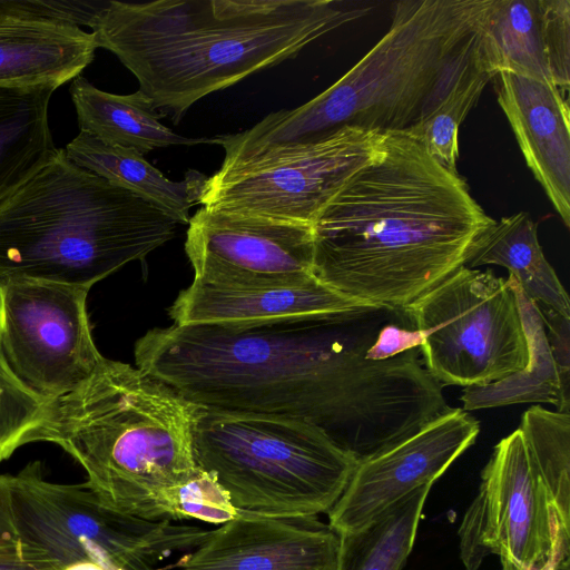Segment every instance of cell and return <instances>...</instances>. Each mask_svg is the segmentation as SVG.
Masks as SVG:
<instances>
[{
  "label": "cell",
  "mask_w": 570,
  "mask_h": 570,
  "mask_svg": "<svg viewBox=\"0 0 570 570\" xmlns=\"http://www.w3.org/2000/svg\"><path fill=\"white\" fill-rule=\"evenodd\" d=\"M70 95L79 128L98 139L141 155L169 146L216 144V138H189L160 122L164 116L139 89L130 95L102 91L85 77H76Z\"/></svg>",
  "instance_id": "18"
},
{
  "label": "cell",
  "mask_w": 570,
  "mask_h": 570,
  "mask_svg": "<svg viewBox=\"0 0 570 570\" xmlns=\"http://www.w3.org/2000/svg\"><path fill=\"white\" fill-rule=\"evenodd\" d=\"M538 305V304H537ZM546 333L551 347L561 384L570 392V318H566L552 309L540 307Z\"/></svg>",
  "instance_id": "32"
},
{
  "label": "cell",
  "mask_w": 570,
  "mask_h": 570,
  "mask_svg": "<svg viewBox=\"0 0 570 570\" xmlns=\"http://www.w3.org/2000/svg\"><path fill=\"white\" fill-rule=\"evenodd\" d=\"M431 487L414 490L366 527L338 534L336 570H401L414 546Z\"/></svg>",
  "instance_id": "24"
},
{
  "label": "cell",
  "mask_w": 570,
  "mask_h": 570,
  "mask_svg": "<svg viewBox=\"0 0 570 570\" xmlns=\"http://www.w3.org/2000/svg\"><path fill=\"white\" fill-rule=\"evenodd\" d=\"M458 533L466 570H478L492 554L500 557L502 570H539L570 544V529L561 523L519 429L494 445Z\"/></svg>",
  "instance_id": "10"
},
{
  "label": "cell",
  "mask_w": 570,
  "mask_h": 570,
  "mask_svg": "<svg viewBox=\"0 0 570 570\" xmlns=\"http://www.w3.org/2000/svg\"><path fill=\"white\" fill-rule=\"evenodd\" d=\"M97 48L94 35L77 26L0 22V86L60 87L80 76Z\"/></svg>",
  "instance_id": "17"
},
{
  "label": "cell",
  "mask_w": 570,
  "mask_h": 570,
  "mask_svg": "<svg viewBox=\"0 0 570 570\" xmlns=\"http://www.w3.org/2000/svg\"><path fill=\"white\" fill-rule=\"evenodd\" d=\"M63 570H104V568L95 562L82 561L70 564L66 567Z\"/></svg>",
  "instance_id": "36"
},
{
  "label": "cell",
  "mask_w": 570,
  "mask_h": 570,
  "mask_svg": "<svg viewBox=\"0 0 570 570\" xmlns=\"http://www.w3.org/2000/svg\"><path fill=\"white\" fill-rule=\"evenodd\" d=\"M374 308L333 291L314 276L286 286L240 287L194 279L168 309L174 325L242 327Z\"/></svg>",
  "instance_id": "15"
},
{
  "label": "cell",
  "mask_w": 570,
  "mask_h": 570,
  "mask_svg": "<svg viewBox=\"0 0 570 570\" xmlns=\"http://www.w3.org/2000/svg\"><path fill=\"white\" fill-rule=\"evenodd\" d=\"M178 222L57 154L0 203V281L90 289L176 236Z\"/></svg>",
  "instance_id": "5"
},
{
  "label": "cell",
  "mask_w": 570,
  "mask_h": 570,
  "mask_svg": "<svg viewBox=\"0 0 570 570\" xmlns=\"http://www.w3.org/2000/svg\"><path fill=\"white\" fill-rule=\"evenodd\" d=\"M541 7L550 76L563 94L570 85V1L541 0Z\"/></svg>",
  "instance_id": "30"
},
{
  "label": "cell",
  "mask_w": 570,
  "mask_h": 570,
  "mask_svg": "<svg viewBox=\"0 0 570 570\" xmlns=\"http://www.w3.org/2000/svg\"><path fill=\"white\" fill-rule=\"evenodd\" d=\"M558 570H570L569 559L562 562Z\"/></svg>",
  "instance_id": "37"
},
{
  "label": "cell",
  "mask_w": 570,
  "mask_h": 570,
  "mask_svg": "<svg viewBox=\"0 0 570 570\" xmlns=\"http://www.w3.org/2000/svg\"><path fill=\"white\" fill-rule=\"evenodd\" d=\"M489 0H403L381 40L335 83L249 129L216 136L223 166L320 140L343 127L406 131L445 94L472 51Z\"/></svg>",
  "instance_id": "3"
},
{
  "label": "cell",
  "mask_w": 570,
  "mask_h": 570,
  "mask_svg": "<svg viewBox=\"0 0 570 570\" xmlns=\"http://www.w3.org/2000/svg\"><path fill=\"white\" fill-rule=\"evenodd\" d=\"M499 265L538 306L570 318L569 296L538 239L537 224L520 212L494 220L474 242L464 266Z\"/></svg>",
  "instance_id": "20"
},
{
  "label": "cell",
  "mask_w": 570,
  "mask_h": 570,
  "mask_svg": "<svg viewBox=\"0 0 570 570\" xmlns=\"http://www.w3.org/2000/svg\"><path fill=\"white\" fill-rule=\"evenodd\" d=\"M0 570H35L18 554H0Z\"/></svg>",
  "instance_id": "34"
},
{
  "label": "cell",
  "mask_w": 570,
  "mask_h": 570,
  "mask_svg": "<svg viewBox=\"0 0 570 570\" xmlns=\"http://www.w3.org/2000/svg\"><path fill=\"white\" fill-rule=\"evenodd\" d=\"M197 466L238 513L318 515L344 492L358 461L303 420L200 407L193 430Z\"/></svg>",
  "instance_id": "6"
},
{
  "label": "cell",
  "mask_w": 570,
  "mask_h": 570,
  "mask_svg": "<svg viewBox=\"0 0 570 570\" xmlns=\"http://www.w3.org/2000/svg\"><path fill=\"white\" fill-rule=\"evenodd\" d=\"M423 341L424 333L410 327L404 316L403 318L391 321L381 327L365 356L374 361L386 360L409 350L420 347Z\"/></svg>",
  "instance_id": "31"
},
{
  "label": "cell",
  "mask_w": 570,
  "mask_h": 570,
  "mask_svg": "<svg viewBox=\"0 0 570 570\" xmlns=\"http://www.w3.org/2000/svg\"><path fill=\"white\" fill-rule=\"evenodd\" d=\"M498 102L528 167L563 224L570 226V110L553 85L500 72Z\"/></svg>",
  "instance_id": "16"
},
{
  "label": "cell",
  "mask_w": 570,
  "mask_h": 570,
  "mask_svg": "<svg viewBox=\"0 0 570 570\" xmlns=\"http://www.w3.org/2000/svg\"><path fill=\"white\" fill-rule=\"evenodd\" d=\"M219 525L181 570H336L340 535L317 515L238 513Z\"/></svg>",
  "instance_id": "14"
},
{
  "label": "cell",
  "mask_w": 570,
  "mask_h": 570,
  "mask_svg": "<svg viewBox=\"0 0 570 570\" xmlns=\"http://www.w3.org/2000/svg\"><path fill=\"white\" fill-rule=\"evenodd\" d=\"M237 514L227 493L209 473L203 470L178 492L176 520L197 519L207 523L223 524Z\"/></svg>",
  "instance_id": "29"
},
{
  "label": "cell",
  "mask_w": 570,
  "mask_h": 570,
  "mask_svg": "<svg viewBox=\"0 0 570 570\" xmlns=\"http://www.w3.org/2000/svg\"><path fill=\"white\" fill-rule=\"evenodd\" d=\"M185 252L194 279L224 286L266 287L313 277V227L202 206L190 217Z\"/></svg>",
  "instance_id": "12"
},
{
  "label": "cell",
  "mask_w": 570,
  "mask_h": 570,
  "mask_svg": "<svg viewBox=\"0 0 570 570\" xmlns=\"http://www.w3.org/2000/svg\"><path fill=\"white\" fill-rule=\"evenodd\" d=\"M495 77L480 53L476 36L472 51L445 94L405 132L442 165L456 170L459 127Z\"/></svg>",
  "instance_id": "25"
},
{
  "label": "cell",
  "mask_w": 570,
  "mask_h": 570,
  "mask_svg": "<svg viewBox=\"0 0 570 570\" xmlns=\"http://www.w3.org/2000/svg\"><path fill=\"white\" fill-rule=\"evenodd\" d=\"M88 293L52 282L0 281V348L18 377L47 399L76 390L104 358L92 338Z\"/></svg>",
  "instance_id": "11"
},
{
  "label": "cell",
  "mask_w": 570,
  "mask_h": 570,
  "mask_svg": "<svg viewBox=\"0 0 570 570\" xmlns=\"http://www.w3.org/2000/svg\"><path fill=\"white\" fill-rule=\"evenodd\" d=\"M65 154L75 165L159 207L179 225H188L190 208L198 204L207 179L204 174L190 169L184 180H170L140 153L109 145L81 130L66 146Z\"/></svg>",
  "instance_id": "19"
},
{
  "label": "cell",
  "mask_w": 570,
  "mask_h": 570,
  "mask_svg": "<svg viewBox=\"0 0 570 570\" xmlns=\"http://www.w3.org/2000/svg\"><path fill=\"white\" fill-rule=\"evenodd\" d=\"M493 222L456 170L407 132H386L314 222L312 274L352 301L402 311L464 266Z\"/></svg>",
  "instance_id": "1"
},
{
  "label": "cell",
  "mask_w": 570,
  "mask_h": 570,
  "mask_svg": "<svg viewBox=\"0 0 570 570\" xmlns=\"http://www.w3.org/2000/svg\"><path fill=\"white\" fill-rule=\"evenodd\" d=\"M384 137L343 127L307 145L220 166L207 177L198 204L313 226L345 183L379 154Z\"/></svg>",
  "instance_id": "9"
},
{
  "label": "cell",
  "mask_w": 570,
  "mask_h": 570,
  "mask_svg": "<svg viewBox=\"0 0 570 570\" xmlns=\"http://www.w3.org/2000/svg\"><path fill=\"white\" fill-rule=\"evenodd\" d=\"M402 312L424 333L422 360L442 386L487 385L528 366L515 294L489 269L461 266Z\"/></svg>",
  "instance_id": "8"
},
{
  "label": "cell",
  "mask_w": 570,
  "mask_h": 570,
  "mask_svg": "<svg viewBox=\"0 0 570 570\" xmlns=\"http://www.w3.org/2000/svg\"><path fill=\"white\" fill-rule=\"evenodd\" d=\"M570 544L562 546L549 561L539 570H558L562 562L569 559Z\"/></svg>",
  "instance_id": "35"
},
{
  "label": "cell",
  "mask_w": 570,
  "mask_h": 570,
  "mask_svg": "<svg viewBox=\"0 0 570 570\" xmlns=\"http://www.w3.org/2000/svg\"><path fill=\"white\" fill-rule=\"evenodd\" d=\"M8 482L19 552L35 570H63L82 561L104 570H155L209 535L199 527L118 512L85 483L49 482L39 461L8 475Z\"/></svg>",
  "instance_id": "7"
},
{
  "label": "cell",
  "mask_w": 570,
  "mask_h": 570,
  "mask_svg": "<svg viewBox=\"0 0 570 570\" xmlns=\"http://www.w3.org/2000/svg\"><path fill=\"white\" fill-rule=\"evenodd\" d=\"M199 409L137 366L104 357L76 390L52 400L35 442L69 453L105 505L175 521L180 488L200 472L193 450Z\"/></svg>",
  "instance_id": "4"
},
{
  "label": "cell",
  "mask_w": 570,
  "mask_h": 570,
  "mask_svg": "<svg viewBox=\"0 0 570 570\" xmlns=\"http://www.w3.org/2000/svg\"><path fill=\"white\" fill-rule=\"evenodd\" d=\"M507 282L518 301L529 348L528 366L502 381L464 387L461 409L469 412L519 403H551L557 412L569 414L570 392L561 384L541 311L512 275Z\"/></svg>",
  "instance_id": "22"
},
{
  "label": "cell",
  "mask_w": 570,
  "mask_h": 570,
  "mask_svg": "<svg viewBox=\"0 0 570 570\" xmlns=\"http://www.w3.org/2000/svg\"><path fill=\"white\" fill-rule=\"evenodd\" d=\"M478 47L497 76L510 72L553 85L541 0H489L478 32Z\"/></svg>",
  "instance_id": "23"
},
{
  "label": "cell",
  "mask_w": 570,
  "mask_h": 570,
  "mask_svg": "<svg viewBox=\"0 0 570 570\" xmlns=\"http://www.w3.org/2000/svg\"><path fill=\"white\" fill-rule=\"evenodd\" d=\"M340 0H108L91 33L178 124L198 100L370 12Z\"/></svg>",
  "instance_id": "2"
},
{
  "label": "cell",
  "mask_w": 570,
  "mask_h": 570,
  "mask_svg": "<svg viewBox=\"0 0 570 570\" xmlns=\"http://www.w3.org/2000/svg\"><path fill=\"white\" fill-rule=\"evenodd\" d=\"M107 4L108 0H0V22L41 21L90 28Z\"/></svg>",
  "instance_id": "28"
},
{
  "label": "cell",
  "mask_w": 570,
  "mask_h": 570,
  "mask_svg": "<svg viewBox=\"0 0 570 570\" xmlns=\"http://www.w3.org/2000/svg\"><path fill=\"white\" fill-rule=\"evenodd\" d=\"M480 422L451 407L419 432L358 462L344 492L327 512L337 533L355 532L399 500L432 485L476 440Z\"/></svg>",
  "instance_id": "13"
},
{
  "label": "cell",
  "mask_w": 570,
  "mask_h": 570,
  "mask_svg": "<svg viewBox=\"0 0 570 570\" xmlns=\"http://www.w3.org/2000/svg\"><path fill=\"white\" fill-rule=\"evenodd\" d=\"M518 429L561 523L570 529V415L533 405Z\"/></svg>",
  "instance_id": "26"
},
{
  "label": "cell",
  "mask_w": 570,
  "mask_h": 570,
  "mask_svg": "<svg viewBox=\"0 0 570 570\" xmlns=\"http://www.w3.org/2000/svg\"><path fill=\"white\" fill-rule=\"evenodd\" d=\"M53 83L0 86V203L58 151L48 124Z\"/></svg>",
  "instance_id": "21"
},
{
  "label": "cell",
  "mask_w": 570,
  "mask_h": 570,
  "mask_svg": "<svg viewBox=\"0 0 570 570\" xmlns=\"http://www.w3.org/2000/svg\"><path fill=\"white\" fill-rule=\"evenodd\" d=\"M51 402L18 377L0 348V462L35 442Z\"/></svg>",
  "instance_id": "27"
},
{
  "label": "cell",
  "mask_w": 570,
  "mask_h": 570,
  "mask_svg": "<svg viewBox=\"0 0 570 570\" xmlns=\"http://www.w3.org/2000/svg\"><path fill=\"white\" fill-rule=\"evenodd\" d=\"M0 554H18L19 546L14 528L8 475L0 474ZM21 557V556H20Z\"/></svg>",
  "instance_id": "33"
}]
</instances>
